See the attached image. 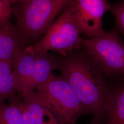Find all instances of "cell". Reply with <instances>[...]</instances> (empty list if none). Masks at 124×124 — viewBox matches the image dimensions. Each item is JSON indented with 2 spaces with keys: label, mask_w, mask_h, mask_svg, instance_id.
Segmentation results:
<instances>
[{
  "label": "cell",
  "mask_w": 124,
  "mask_h": 124,
  "mask_svg": "<svg viewBox=\"0 0 124 124\" xmlns=\"http://www.w3.org/2000/svg\"><path fill=\"white\" fill-rule=\"evenodd\" d=\"M75 91L87 114L89 124H105V104L110 85L97 64L86 53L72 52L58 59L57 69Z\"/></svg>",
  "instance_id": "cell-1"
},
{
  "label": "cell",
  "mask_w": 124,
  "mask_h": 124,
  "mask_svg": "<svg viewBox=\"0 0 124 124\" xmlns=\"http://www.w3.org/2000/svg\"><path fill=\"white\" fill-rule=\"evenodd\" d=\"M71 0H29L12 7V15L27 46L35 44Z\"/></svg>",
  "instance_id": "cell-2"
},
{
  "label": "cell",
  "mask_w": 124,
  "mask_h": 124,
  "mask_svg": "<svg viewBox=\"0 0 124 124\" xmlns=\"http://www.w3.org/2000/svg\"><path fill=\"white\" fill-rule=\"evenodd\" d=\"M35 94L62 124H75L80 116L87 114L74 90L61 75L52 73L44 83L36 86Z\"/></svg>",
  "instance_id": "cell-3"
},
{
  "label": "cell",
  "mask_w": 124,
  "mask_h": 124,
  "mask_svg": "<svg viewBox=\"0 0 124 124\" xmlns=\"http://www.w3.org/2000/svg\"><path fill=\"white\" fill-rule=\"evenodd\" d=\"M80 33L70 2L40 40L24 51L32 54L53 51L66 56L83 44Z\"/></svg>",
  "instance_id": "cell-4"
},
{
  "label": "cell",
  "mask_w": 124,
  "mask_h": 124,
  "mask_svg": "<svg viewBox=\"0 0 124 124\" xmlns=\"http://www.w3.org/2000/svg\"><path fill=\"white\" fill-rule=\"evenodd\" d=\"M86 53L104 75L117 82L124 81V42L115 28L83 41Z\"/></svg>",
  "instance_id": "cell-5"
},
{
  "label": "cell",
  "mask_w": 124,
  "mask_h": 124,
  "mask_svg": "<svg viewBox=\"0 0 124 124\" xmlns=\"http://www.w3.org/2000/svg\"><path fill=\"white\" fill-rule=\"evenodd\" d=\"M108 0H71L75 21L81 33L89 38L101 36L105 32L102 27V18L109 11Z\"/></svg>",
  "instance_id": "cell-6"
},
{
  "label": "cell",
  "mask_w": 124,
  "mask_h": 124,
  "mask_svg": "<svg viewBox=\"0 0 124 124\" xmlns=\"http://www.w3.org/2000/svg\"><path fill=\"white\" fill-rule=\"evenodd\" d=\"M27 46L25 39L16 25L10 19H0V59L13 63Z\"/></svg>",
  "instance_id": "cell-7"
},
{
  "label": "cell",
  "mask_w": 124,
  "mask_h": 124,
  "mask_svg": "<svg viewBox=\"0 0 124 124\" xmlns=\"http://www.w3.org/2000/svg\"><path fill=\"white\" fill-rule=\"evenodd\" d=\"M35 55L23 51L14 61L13 73L18 95L25 98L35 92L33 84Z\"/></svg>",
  "instance_id": "cell-8"
},
{
  "label": "cell",
  "mask_w": 124,
  "mask_h": 124,
  "mask_svg": "<svg viewBox=\"0 0 124 124\" xmlns=\"http://www.w3.org/2000/svg\"><path fill=\"white\" fill-rule=\"evenodd\" d=\"M24 124H63L36 97L35 92L20 101Z\"/></svg>",
  "instance_id": "cell-9"
},
{
  "label": "cell",
  "mask_w": 124,
  "mask_h": 124,
  "mask_svg": "<svg viewBox=\"0 0 124 124\" xmlns=\"http://www.w3.org/2000/svg\"><path fill=\"white\" fill-rule=\"evenodd\" d=\"M105 124H124V81L110 86L105 104Z\"/></svg>",
  "instance_id": "cell-10"
},
{
  "label": "cell",
  "mask_w": 124,
  "mask_h": 124,
  "mask_svg": "<svg viewBox=\"0 0 124 124\" xmlns=\"http://www.w3.org/2000/svg\"><path fill=\"white\" fill-rule=\"evenodd\" d=\"M13 62L0 59V99L16 103L22 98L18 94L13 73Z\"/></svg>",
  "instance_id": "cell-11"
},
{
  "label": "cell",
  "mask_w": 124,
  "mask_h": 124,
  "mask_svg": "<svg viewBox=\"0 0 124 124\" xmlns=\"http://www.w3.org/2000/svg\"><path fill=\"white\" fill-rule=\"evenodd\" d=\"M33 54L35 55L33 84L36 88V85L48 80L53 70L57 69L58 57L49 52Z\"/></svg>",
  "instance_id": "cell-12"
},
{
  "label": "cell",
  "mask_w": 124,
  "mask_h": 124,
  "mask_svg": "<svg viewBox=\"0 0 124 124\" xmlns=\"http://www.w3.org/2000/svg\"><path fill=\"white\" fill-rule=\"evenodd\" d=\"M20 101L7 103L0 99V124H24Z\"/></svg>",
  "instance_id": "cell-13"
},
{
  "label": "cell",
  "mask_w": 124,
  "mask_h": 124,
  "mask_svg": "<svg viewBox=\"0 0 124 124\" xmlns=\"http://www.w3.org/2000/svg\"><path fill=\"white\" fill-rule=\"evenodd\" d=\"M109 11L115 18L116 28L124 36V0L116 4H110Z\"/></svg>",
  "instance_id": "cell-14"
},
{
  "label": "cell",
  "mask_w": 124,
  "mask_h": 124,
  "mask_svg": "<svg viewBox=\"0 0 124 124\" xmlns=\"http://www.w3.org/2000/svg\"><path fill=\"white\" fill-rule=\"evenodd\" d=\"M12 15V6L8 0H0V19H10Z\"/></svg>",
  "instance_id": "cell-15"
},
{
  "label": "cell",
  "mask_w": 124,
  "mask_h": 124,
  "mask_svg": "<svg viewBox=\"0 0 124 124\" xmlns=\"http://www.w3.org/2000/svg\"><path fill=\"white\" fill-rule=\"evenodd\" d=\"M27 0H8V1L10 5L12 7L14 5L18 3L25 1Z\"/></svg>",
  "instance_id": "cell-16"
}]
</instances>
